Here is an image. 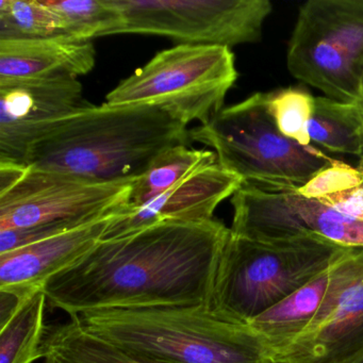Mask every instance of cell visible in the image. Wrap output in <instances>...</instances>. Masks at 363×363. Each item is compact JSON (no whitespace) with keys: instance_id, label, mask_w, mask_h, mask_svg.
Segmentation results:
<instances>
[{"instance_id":"1","label":"cell","mask_w":363,"mask_h":363,"mask_svg":"<svg viewBox=\"0 0 363 363\" xmlns=\"http://www.w3.org/2000/svg\"><path fill=\"white\" fill-rule=\"evenodd\" d=\"M230 235L222 222H162L101 240L42 291L71 318L95 310L157 306L210 307L220 255Z\"/></svg>"},{"instance_id":"2","label":"cell","mask_w":363,"mask_h":363,"mask_svg":"<svg viewBox=\"0 0 363 363\" xmlns=\"http://www.w3.org/2000/svg\"><path fill=\"white\" fill-rule=\"evenodd\" d=\"M190 144L188 126L159 108L92 105L35 142L25 165L94 182H133L169 148Z\"/></svg>"},{"instance_id":"3","label":"cell","mask_w":363,"mask_h":363,"mask_svg":"<svg viewBox=\"0 0 363 363\" xmlns=\"http://www.w3.org/2000/svg\"><path fill=\"white\" fill-rule=\"evenodd\" d=\"M91 335L165 363H265L272 352L248 325L207 305L89 311L76 316Z\"/></svg>"},{"instance_id":"4","label":"cell","mask_w":363,"mask_h":363,"mask_svg":"<svg viewBox=\"0 0 363 363\" xmlns=\"http://www.w3.org/2000/svg\"><path fill=\"white\" fill-rule=\"evenodd\" d=\"M350 250L315 235L264 242L230 233L220 255L210 308L226 320L247 325Z\"/></svg>"},{"instance_id":"5","label":"cell","mask_w":363,"mask_h":363,"mask_svg":"<svg viewBox=\"0 0 363 363\" xmlns=\"http://www.w3.org/2000/svg\"><path fill=\"white\" fill-rule=\"evenodd\" d=\"M190 135L192 143L213 148L218 164L243 184L267 190L299 188L335 160L282 135L267 93L223 108L209 122L191 129Z\"/></svg>"},{"instance_id":"6","label":"cell","mask_w":363,"mask_h":363,"mask_svg":"<svg viewBox=\"0 0 363 363\" xmlns=\"http://www.w3.org/2000/svg\"><path fill=\"white\" fill-rule=\"evenodd\" d=\"M135 182H99L27 167L0 193V254L124 211Z\"/></svg>"},{"instance_id":"7","label":"cell","mask_w":363,"mask_h":363,"mask_svg":"<svg viewBox=\"0 0 363 363\" xmlns=\"http://www.w3.org/2000/svg\"><path fill=\"white\" fill-rule=\"evenodd\" d=\"M238 77L230 48L177 44L122 80L105 104L152 106L186 126L203 125L223 109Z\"/></svg>"},{"instance_id":"8","label":"cell","mask_w":363,"mask_h":363,"mask_svg":"<svg viewBox=\"0 0 363 363\" xmlns=\"http://www.w3.org/2000/svg\"><path fill=\"white\" fill-rule=\"evenodd\" d=\"M293 77L341 103L363 95V0H309L289 41Z\"/></svg>"},{"instance_id":"9","label":"cell","mask_w":363,"mask_h":363,"mask_svg":"<svg viewBox=\"0 0 363 363\" xmlns=\"http://www.w3.org/2000/svg\"><path fill=\"white\" fill-rule=\"evenodd\" d=\"M118 35H159L179 44L230 48L261 39L269 0H113Z\"/></svg>"},{"instance_id":"10","label":"cell","mask_w":363,"mask_h":363,"mask_svg":"<svg viewBox=\"0 0 363 363\" xmlns=\"http://www.w3.org/2000/svg\"><path fill=\"white\" fill-rule=\"evenodd\" d=\"M230 233L256 241H286L320 235L337 245L363 248V220L346 216L295 189L267 190L243 184L231 196Z\"/></svg>"},{"instance_id":"11","label":"cell","mask_w":363,"mask_h":363,"mask_svg":"<svg viewBox=\"0 0 363 363\" xmlns=\"http://www.w3.org/2000/svg\"><path fill=\"white\" fill-rule=\"evenodd\" d=\"M362 350L363 248H352L333 265L315 318L272 359L278 363H347Z\"/></svg>"},{"instance_id":"12","label":"cell","mask_w":363,"mask_h":363,"mask_svg":"<svg viewBox=\"0 0 363 363\" xmlns=\"http://www.w3.org/2000/svg\"><path fill=\"white\" fill-rule=\"evenodd\" d=\"M91 106L77 78L0 80V162L25 165L35 142Z\"/></svg>"},{"instance_id":"13","label":"cell","mask_w":363,"mask_h":363,"mask_svg":"<svg viewBox=\"0 0 363 363\" xmlns=\"http://www.w3.org/2000/svg\"><path fill=\"white\" fill-rule=\"evenodd\" d=\"M243 180L218 162L199 169L150 203L116 214L103 240L114 239L162 222L201 223L213 220L218 206L233 196Z\"/></svg>"},{"instance_id":"14","label":"cell","mask_w":363,"mask_h":363,"mask_svg":"<svg viewBox=\"0 0 363 363\" xmlns=\"http://www.w3.org/2000/svg\"><path fill=\"white\" fill-rule=\"evenodd\" d=\"M108 216L44 241L0 254V293L24 299L77 262L103 240Z\"/></svg>"},{"instance_id":"15","label":"cell","mask_w":363,"mask_h":363,"mask_svg":"<svg viewBox=\"0 0 363 363\" xmlns=\"http://www.w3.org/2000/svg\"><path fill=\"white\" fill-rule=\"evenodd\" d=\"M91 41L67 37L0 41V80L77 78L94 69Z\"/></svg>"},{"instance_id":"16","label":"cell","mask_w":363,"mask_h":363,"mask_svg":"<svg viewBox=\"0 0 363 363\" xmlns=\"http://www.w3.org/2000/svg\"><path fill=\"white\" fill-rule=\"evenodd\" d=\"M335 263L248 323V326L271 350L272 356L292 343L315 318L326 296Z\"/></svg>"},{"instance_id":"17","label":"cell","mask_w":363,"mask_h":363,"mask_svg":"<svg viewBox=\"0 0 363 363\" xmlns=\"http://www.w3.org/2000/svg\"><path fill=\"white\" fill-rule=\"evenodd\" d=\"M43 358L50 363H165L116 347L86 330L77 318L45 335ZM265 363H278L267 361Z\"/></svg>"},{"instance_id":"18","label":"cell","mask_w":363,"mask_h":363,"mask_svg":"<svg viewBox=\"0 0 363 363\" xmlns=\"http://www.w3.org/2000/svg\"><path fill=\"white\" fill-rule=\"evenodd\" d=\"M48 297L43 291L20 301L0 325V363H35L43 358Z\"/></svg>"},{"instance_id":"19","label":"cell","mask_w":363,"mask_h":363,"mask_svg":"<svg viewBox=\"0 0 363 363\" xmlns=\"http://www.w3.org/2000/svg\"><path fill=\"white\" fill-rule=\"evenodd\" d=\"M311 142L335 154L363 157V111L357 104L315 97L309 125Z\"/></svg>"},{"instance_id":"20","label":"cell","mask_w":363,"mask_h":363,"mask_svg":"<svg viewBox=\"0 0 363 363\" xmlns=\"http://www.w3.org/2000/svg\"><path fill=\"white\" fill-rule=\"evenodd\" d=\"M216 162L218 157L211 150H193L186 145L169 148L154 161L144 175L135 179L126 209L150 203L191 174Z\"/></svg>"},{"instance_id":"21","label":"cell","mask_w":363,"mask_h":363,"mask_svg":"<svg viewBox=\"0 0 363 363\" xmlns=\"http://www.w3.org/2000/svg\"><path fill=\"white\" fill-rule=\"evenodd\" d=\"M62 22L65 37L91 41L118 35L123 25L122 14L113 0H48Z\"/></svg>"},{"instance_id":"22","label":"cell","mask_w":363,"mask_h":363,"mask_svg":"<svg viewBox=\"0 0 363 363\" xmlns=\"http://www.w3.org/2000/svg\"><path fill=\"white\" fill-rule=\"evenodd\" d=\"M65 37L62 22L45 1L0 0V41Z\"/></svg>"},{"instance_id":"23","label":"cell","mask_w":363,"mask_h":363,"mask_svg":"<svg viewBox=\"0 0 363 363\" xmlns=\"http://www.w3.org/2000/svg\"><path fill=\"white\" fill-rule=\"evenodd\" d=\"M269 112L282 135L303 146H311L309 125L315 97L306 89H280L267 93Z\"/></svg>"},{"instance_id":"24","label":"cell","mask_w":363,"mask_h":363,"mask_svg":"<svg viewBox=\"0 0 363 363\" xmlns=\"http://www.w3.org/2000/svg\"><path fill=\"white\" fill-rule=\"evenodd\" d=\"M363 182V172L339 160L314 175L295 192L306 199H320L359 186Z\"/></svg>"},{"instance_id":"25","label":"cell","mask_w":363,"mask_h":363,"mask_svg":"<svg viewBox=\"0 0 363 363\" xmlns=\"http://www.w3.org/2000/svg\"><path fill=\"white\" fill-rule=\"evenodd\" d=\"M357 167L363 172V165L358 163ZM325 205L330 206L333 209L352 216L357 220H363V182L359 186L337 194L329 195L318 199Z\"/></svg>"},{"instance_id":"26","label":"cell","mask_w":363,"mask_h":363,"mask_svg":"<svg viewBox=\"0 0 363 363\" xmlns=\"http://www.w3.org/2000/svg\"><path fill=\"white\" fill-rule=\"evenodd\" d=\"M347 363H363V350L357 356H354L352 360L348 361Z\"/></svg>"},{"instance_id":"27","label":"cell","mask_w":363,"mask_h":363,"mask_svg":"<svg viewBox=\"0 0 363 363\" xmlns=\"http://www.w3.org/2000/svg\"><path fill=\"white\" fill-rule=\"evenodd\" d=\"M357 105L359 106V107L361 108V109H362V111H363V95H362V97H361L360 99V101H358V103H356Z\"/></svg>"},{"instance_id":"28","label":"cell","mask_w":363,"mask_h":363,"mask_svg":"<svg viewBox=\"0 0 363 363\" xmlns=\"http://www.w3.org/2000/svg\"><path fill=\"white\" fill-rule=\"evenodd\" d=\"M359 163H360V164L363 165V157H361L360 161H359Z\"/></svg>"},{"instance_id":"29","label":"cell","mask_w":363,"mask_h":363,"mask_svg":"<svg viewBox=\"0 0 363 363\" xmlns=\"http://www.w3.org/2000/svg\"><path fill=\"white\" fill-rule=\"evenodd\" d=\"M46 363H50V362H48V361H46Z\"/></svg>"}]
</instances>
